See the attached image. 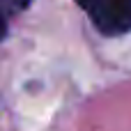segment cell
Segmentation results:
<instances>
[{
    "label": "cell",
    "instance_id": "obj_1",
    "mask_svg": "<svg viewBox=\"0 0 131 131\" xmlns=\"http://www.w3.org/2000/svg\"><path fill=\"white\" fill-rule=\"evenodd\" d=\"M104 35L131 30V0H76Z\"/></svg>",
    "mask_w": 131,
    "mask_h": 131
},
{
    "label": "cell",
    "instance_id": "obj_2",
    "mask_svg": "<svg viewBox=\"0 0 131 131\" xmlns=\"http://www.w3.org/2000/svg\"><path fill=\"white\" fill-rule=\"evenodd\" d=\"M25 5V0H0V39L7 35V25H9V14L14 7Z\"/></svg>",
    "mask_w": 131,
    "mask_h": 131
}]
</instances>
